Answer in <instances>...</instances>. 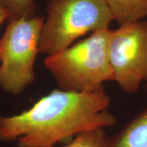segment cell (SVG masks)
I'll use <instances>...</instances> for the list:
<instances>
[{"label":"cell","mask_w":147,"mask_h":147,"mask_svg":"<svg viewBox=\"0 0 147 147\" xmlns=\"http://www.w3.org/2000/svg\"><path fill=\"white\" fill-rule=\"evenodd\" d=\"M113 21L105 0H50L39 51L48 56L59 52L87 33L109 28Z\"/></svg>","instance_id":"cell-3"},{"label":"cell","mask_w":147,"mask_h":147,"mask_svg":"<svg viewBox=\"0 0 147 147\" xmlns=\"http://www.w3.org/2000/svg\"><path fill=\"white\" fill-rule=\"evenodd\" d=\"M146 89L147 90V80L146 81Z\"/></svg>","instance_id":"cell-11"},{"label":"cell","mask_w":147,"mask_h":147,"mask_svg":"<svg viewBox=\"0 0 147 147\" xmlns=\"http://www.w3.org/2000/svg\"><path fill=\"white\" fill-rule=\"evenodd\" d=\"M104 147H147V106L122 129L106 137Z\"/></svg>","instance_id":"cell-6"},{"label":"cell","mask_w":147,"mask_h":147,"mask_svg":"<svg viewBox=\"0 0 147 147\" xmlns=\"http://www.w3.org/2000/svg\"><path fill=\"white\" fill-rule=\"evenodd\" d=\"M108 53L113 80L127 93L147 80V21L110 29Z\"/></svg>","instance_id":"cell-5"},{"label":"cell","mask_w":147,"mask_h":147,"mask_svg":"<svg viewBox=\"0 0 147 147\" xmlns=\"http://www.w3.org/2000/svg\"><path fill=\"white\" fill-rule=\"evenodd\" d=\"M7 18H8V14L3 9L0 8V25L3 23V21L5 19H7Z\"/></svg>","instance_id":"cell-10"},{"label":"cell","mask_w":147,"mask_h":147,"mask_svg":"<svg viewBox=\"0 0 147 147\" xmlns=\"http://www.w3.org/2000/svg\"><path fill=\"white\" fill-rule=\"evenodd\" d=\"M119 26L142 21L147 17V0H105Z\"/></svg>","instance_id":"cell-7"},{"label":"cell","mask_w":147,"mask_h":147,"mask_svg":"<svg viewBox=\"0 0 147 147\" xmlns=\"http://www.w3.org/2000/svg\"><path fill=\"white\" fill-rule=\"evenodd\" d=\"M106 137L105 129L88 130L77 134L70 142L59 147H104Z\"/></svg>","instance_id":"cell-8"},{"label":"cell","mask_w":147,"mask_h":147,"mask_svg":"<svg viewBox=\"0 0 147 147\" xmlns=\"http://www.w3.org/2000/svg\"><path fill=\"white\" fill-rule=\"evenodd\" d=\"M34 0H0V8L8 14V19L33 17Z\"/></svg>","instance_id":"cell-9"},{"label":"cell","mask_w":147,"mask_h":147,"mask_svg":"<svg viewBox=\"0 0 147 147\" xmlns=\"http://www.w3.org/2000/svg\"><path fill=\"white\" fill-rule=\"evenodd\" d=\"M43 23L38 16L10 21L0 39V87L5 92L17 95L34 80Z\"/></svg>","instance_id":"cell-4"},{"label":"cell","mask_w":147,"mask_h":147,"mask_svg":"<svg viewBox=\"0 0 147 147\" xmlns=\"http://www.w3.org/2000/svg\"><path fill=\"white\" fill-rule=\"evenodd\" d=\"M110 30L96 31L76 45L47 57L45 64L60 89L94 92L104 89V84L113 80L108 53Z\"/></svg>","instance_id":"cell-2"},{"label":"cell","mask_w":147,"mask_h":147,"mask_svg":"<svg viewBox=\"0 0 147 147\" xmlns=\"http://www.w3.org/2000/svg\"><path fill=\"white\" fill-rule=\"evenodd\" d=\"M105 89L94 92L53 90L29 109L0 115V140H17L18 147H51L77 134L115 125Z\"/></svg>","instance_id":"cell-1"}]
</instances>
